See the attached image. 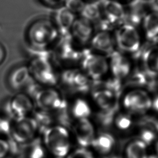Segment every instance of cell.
Instances as JSON below:
<instances>
[{
  "label": "cell",
  "mask_w": 158,
  "mask_h": 158,
  "mask_svg": "<svg viewBox=\"0 0 158 158\" xmlns=\"http://www.w3.org/2000/svg\"><path fill=\"white\" fill-rule=\"evenodd\" d=\"M141 57L144 71L152 77L158 75V48L152 47L146 50Z\"/></svg>",
  "instance_id": "cell-21"
},
{
  "label": "cell",
  "mask_w": 158,
  "mask_h": 158,
  "mask_svg": "<svg viewBox=\"0 0 158 158\" xmlns=\"http://www.w3.org/2000/svg\"><path fill=\"white\" fill-rule=\"evenodd\" d=\"M101 9V18L96 24L98 29L113 31L125 22L124 4L115 0H102Z\"/></svg>",
  "instance_id": "cell-8"
},
{
  "label": "cell",
  "mask_w": 158,
  "mask_h": 158,
  "mask_svg": "<svg viewBox=\"0 0 158 158\" xmlns=\"http://www.w3.org/2000/svg\"><path fill=\"white\" fill-rule=\"evenodd\" d=\"M11 123L6 118L0 116V135H7L10 132Z\"/></svg>",
  "instance_id": "cell-32"
},
{
  "label": "cell",
  "mask_w": 158,
  "mask_h": 158,
  "mask_svg": "<svg viewBox=\"0 0 158 158\" xmlns=\"http://www.w3.org/2000/svg\"><path fill=\"white\" fill-rule=\"evenodd\" d=\"M42 4L50 8H59L64 6L66 0H40Z\"/></svg>",
  "instance_id": "cell-29"
},
{
  "label": "cell",
  "mask_w": 158,
  "mask_h": 158,
  "mask_svg": "<svg viewBox=\"0 0 158 158\" xmlns=\"http://www.w3.org/2000/svg\"><path fill=\"white\" fill-rule=\"evenodd\" d=\"M45 144L58 157L65 156L70 148V137L67 127L55 124L43 131Z\"/></svg>",
  "instance_id": "cell-10"
},
{
  "label": "cell",
  "mask_w": 158,
  "mask_h": 158,
  "mask_svg": "<svg viewBox=\"0 0 158 158\" xmlns=\"http://www.w3.org/2000/svg\"><path fill=\"white\" fill-rule=\"evenodd\" d=\"M36 109L57 115L67 112L68 101L57 87H41L34 97Z\"/></svg>",
  "instance_id": "cell-4"
},
{
  "label": "cell",
  "mask_w": 158,
  "mask_h": 158,
  "mask_svg": "<svg viewBox=\"0 0 158 158\" xmlns=\"http://www.w3.org/2000/svg\"><path fill=\"white\" fill-rule=\"evenodd\" d=\"M117 52L127 56L137 55L141 47V39L137 27L127 23L113 30Z\"/></svg>",
  "instance_id": "cell-5"
},
{
  "label": "cell",
  "mask_w": 158,
  "mask_h": 158,
  "mask_svg": "<svg viewBox=\"0 0 158 158\" xmlns=\"http://www.w3.org/2000/svg\"><path fill=\"white\" fill-rule=\"evenodd\" d=\"M125 6V22L137 27L142 23L143 17L147 14L146 9L148 8V3L140 0H132Z\"/></svg>",
  "instance_id": "cell-19"
},
{
  "label": "cell",
  "mask_w": 158,
  "mask_h": 158,
  "mask_svg": "<svg viewBox=\"0 0 158 158\" xmlns=\"http://www.w3.org/2000/svg\"><path fill=\"white\" fill-rule=\"evenodd\" d=\"M59 84L66 90L78 95L89 93L92 81L79 68L64 69L60 73Z\"/></svg>",
  "instance_id": "cell-9"
},
{
  "label": "cell",
  "mask_w": 158,
  "mask_h": 158,
  "mask_svg": "<svg viewBox=\"0 0 158 158\" xmlns=\"http://www.w3.org/2000/svg\"><path fill=\"white\" fill-rule=\"evenodd\" d=\"M127 158H148L146 144L141 140L133 141L127 148Z\"/></svg>",
  "instance_id": "cell-26"
},
{
  "label": "cell",
  "mask_w": 158,
  "mask_h": 158,
  "mask_svg": "<svg viewBox=\"0 0 158 158\" xmlns=\"http://www.w3.org/2000/svg\"><path fill=\"white\" fill-rule=\"evenodd\" d=\"M83 50L76 44L71 38L60 39L51 53L56 65L61 66L64 69L79 65Z\"/></svg>",
  "instance_id": "cell-6"
},
{
  "label": "cell",
  "mask_w": 158,
  "mask_h": 158,
  "mask_svg": "<svg viewBox=\"0 0 158 158\" xmlns=\"http://www.w3.org/2000/svg\"><path fill=\"white\" fill-rule=\"evenodd\" d=\"M67 113L71 121L90 119L94 114V109L90 99L83 95H78L68 102Z\"/></svg>",
  "instance_id": "cell-16"
},
{
  "label": "cell",
  "mask_w": 158,
  "mask_h": 158,
  "mask_svg": "<svg viewBox=\"0 0 158 158\" xmlns=\"http://www.w3.org/2000/svg\"><path fill=\"white\" fill-rule=\"evenodd\" d=\"M10 146L8 141L0 138V158H5L8 155Z\"/></svg>",
  "instance_id": "cell-31"
},
{
  "label": "cell",
  "mask_w": 158,
  "mask_h": 158,
  "mask_svg": "<svg viewBox=\"0 0 158 158\" xmlns=\"http://www.w3.org/2000/svg\"><path fill=\"white\" fill-rule=\"evenodd\" d=\"M79 66L92 84L98 83L110 75L108 58L88 48L83 50Z\"/></svg>",
  "instance_id": "cell-3"
},
{
  "label": "cell",
  "mask_w": 158,
  "mask_h": 158,
  "mask_svg": "<svg viewBox=\"0 0 158 158\" xmlns=\"http://www.w3.org/2000/svg\"><path fill=\"white\" fill-rule=\"evenodd\" d=\"M36 109L34 101L26 93L16 95L9 101L8 110L14 120L30 116Z\"/></svg>",
  "instance_id": "cell-15"
},
{
  "label": "cell",
  "mask_w": 158,
  "mask_h": 158,
  "mask_svg": "<svg viewBox=\"0 0 158 158\" xmlns=\"http://www.w3.org/2000/svg\"><path fill=\"white\" fill-rule=\"evenodd\" d=\"M28 158H43L44 151L39 141H34L28 151Z\"/></svg>",
  "instance_id": "cell-28"
},
{
  "label": "cell",
  "mask_w": 158,
  "mask_h": 158,
  "mask_svg": "<svg viewBox=\"0 0 158 158\" xmlns=\"http://www.w3.org/2000/svg\"><path fill=\"white\" fill-rule=\"evenodd\" d=\"M34 52V56L28 65L32 78L43 87H57L60 73L56 69L51 52Z\"/></svg>",
  "instance_id": "cell-2"
},
{
  "label": "cell",
  "mask_w": 158,
  "mask_h": 158,
  "mask_svg": "<svg viewBox=\"0 0 158 158\" xmlns=\"http://www.w3.org/2000/svg\"><path fill=\"white\" fill-rule=\"evenodd\" d=\"M77 15L65 6L55 9L52 21L57 29L60 39L70 38V31Z\"/></svg>",
  "instance_id": "cell-17"
},
{
  "label": "cell",
  "mask_w": 158,
  "mask_h": 158,
  "mask_svg": "<svg viewBox=\"0 0 158 158\" xmlns=\"http://www.w3.org/2000/svg\"><path fill=\"white\" fill-rule=\"evenodd\" d=\"M101 9L100 2H86L81 13L80 16L96 25L101 18Z\"/></svg>",
  "instance_id": "cell-24"
},
{
  "label": "cell",
  "mask_w": 158,
  "mask_h": 158,
  "mask_svg": "<svg viewBox=\"0 0 158 158\" xmlns=\"http://www.w3.org/2000/svg\"><path fill=\"white\" fill-rule=\"evenodd\" d=\"M68 158H94L91 152L85 148H80L75 151Z\"/></svg>",
  "instance_id": "cell-30"
},
{
  "label": "cell",
  "mask_w": 158,
  "mask_h": 158,
  "mask_svg": "<svg viewBox=\"0 0 158 158\" xmlns=\"http://www.w3.org/2000/svg\"><path fill=\"white\" fill-rule=\"evenodd\" d=\"M115 1H117L118 2H120V3H121L124 5H125V4H127L128 3L131 2L132 0H115Z\"/></svg>",
  "instance_id": "cell-36"
},
{
  "label": "cell",
  "mask_w": 158,
  "mask_h": 158,
  "mask_svg": "<svg viewBox=\"0 0 158 158\" xmlns=\"http://www.w3.org/2000/svg\"><path fill=\"white\" fill-rule=\"evenodd\" d=\"M141 1H143V2H145L146 3H148V2L149 1V0H140Z\"/></svg>",
  "instance_id": "cell-38"
},
{
  "label": "cell",
  "mask_w": 158,
  "mask_h": 158,
  "mask_svg": "<svg viewBox=\"0 0 158 158\" xmlns=\"http://www.w3.org/2000/svg\"><path fill=\"white\" fill-rule=\"evenodd\" d=\"M152 106L153 107L155 110L158 111V97L155 99L153 102H152Z\"/></svg>",
  "instance_id": "cell-35"
},
{
  "label": "cell",
  "mask_w": 158,
  "mask_h": 158,
  "mask_svg": "<svg viewBox=\"0 0 158 158\" xmlns=\"http://www.w3.org/2000/svg\"><path fill=\"white\" fill-rule=\"evenodd\" d=\"M133 123V115L119 109L114 115L112 125L119 130L126 131L132 127Z\"/></svg>",
  "instance_id": "cell-25"
},
{
  "label": "cell",
  "mask_w": 158,
  "mask_h": 158,
  "mask_svg": "<svg viewBox=\"0 0 158 158\" xmlns=\"http://www.w3.org/2000/svg\"><path fill=\"white\" fill-rule=\"evenodd\" d=\"M108 60L110 75L124 83L133 70L129 56L117 51Z\"/></svg>",
  "instance_id": "cell-14"
},
{
  "label": "cell",
  "mask_w": 158,
  "mask_h": 158,
  "mask_svg": "<svg viewBox=\"0 0 158 158\" xmlns=\"http://www.w3.org/2000/svg\"><path fill=\"white\" fill-rule=\"evenodd\" d=\"M96 31V25L93 22L77 16L71 29L70 38L76 44L84 49L88 47Z\"/></svg>",
  "instance_id": "cell-11"
},
{
  "label": "cell",
  "mask_w": 158,
  "mask_h": 158,
  "mask_svg": "<svg viewBox=\"0 0 158 158\" xmlns=\"http://www.w3.org/2000/svg\"><path fill=\"white\" fill-rule=\"evenodd\" d=\"M88 48L94 52L109 58L117 51L113 31L96 30Z\"/></svg>",
  "instance_id": "cell-13"
},
{
  "label": "cell",
  "mask_w": 158,
  "mask_h": 158,
  "mask_svg": "<svg viewBox=\"0 0 158 158\" xmlns=\"http://www.w3.org/2000/svg\"><path fill=\"white\" fill-rule=\"evenodd\" d=\"M142 23L146 36L152 40L158 35V14L151 11L146 14Z\"/></svg>",
  "instance_id": "cell-23"
},
{
  "label": "cell",
  "mask_w": 158,
  "mask_h": 158,
  "mask_svg": "<svg viewBox=\"0 0 158 158\" xmlns=\"http://www.w3.org/2000/svg\"><path fill=\"white\" fill-rule=\"evenodd\" d=\"M27 41L34 52H52L60 39L51 19H40L32 22L27 33Z\"/></svg>",
  "instance_id": "cell-1"
},
{
  "label": "cell",
  "mask_w": 158,
  "mask_h": 158,
  "mask_svg": "<svg viewBox=\"0 0 158 158\" xmlns=\"http://www.w3.org/2000/svg\"><path fill=\"white\" fill-rule=\"evenodd\" d=\"M5 57V51L4 48L0 44V64L4 60Z\"/></svg>",
  "instance_id": "cell-34"
},
{
  "label": "cell",
  "mask_w": 158,
  "mask_h": 158,
  "mask_svg": "<svg viewBox=\"0 0 158 158\" xmlns=\"http://www.w3.org/2000/svg\"><path fill=\"white\" fill-rule=\"evenodd\" d=\"M35 81L32 78L28 66L18 67L10 75L9 83L14 90H27Z\"/></svg>",
  "instance_id": "cell-20"
},
{
  "label": "cell",
  "mask_w": 158,
  "mask_h": 158,
  "mask_svg": "<svg viewBox=\"0 0 158 158\" xmlns=\"http://www.w3.org/2000/svg\"><path fill=\"white\" fill-rule=\"evenodd\" d=\"M38 130L39 125L36 120L28 116L11 123L10 134L17 143H26L33 139Z\"/></svg>",
  "instance_id": "cell-12"
},
{
  "label": "cell",
  "mask_w": 158,
  "mask_h": 158,
  "mask_svg": "<svg viewBox=\"0 0 158 158\" xmlns=\"http://www.w3.org/2000/svg\"><path fill=\"white\" fill-rule=\"evenodd\" d=\"M85 2H100L102 0H84Z\"/></svg>",
  "instance_id": "cell-37"
},
{
  "label": "cell",
  "mask_w": 158,
  "mask_h": 158,
  "mask_svg": "<svg viewBox=\"0 0 158 158\" xmlns=\"http://www.w3.org/2000/svg\"><path fill=\"white\" fill-rule=\"evenodd\" d=\"M114 143V139L112 135L107 133H102L95 137L92 145L102 154H107L111 151Z\"/></svg>",
  "instance_id": "cell-22"
},
{
  "label": "cell",
  "mask_w": 158,
  "mask_h": 158,
  "mask_svg": "<svg viewBox=\"0 0 158 158\" xmlns=\"http://www.w3.org/2000/svg\"><path fill=\"white\" fill-rule=\"evenodd\" d=\"M148 4L151 11L158 14V0H149Z\"/></svg>",
  "instance_id": "cell-33"
},
{
  "label": "cell",
  "mask_w": 158,
  "mask_h": 158,
  "mask_svg": "<svg viewBox=\"0 0 158 158\" xmlns=\"http://www.w3.org/2000/svg\"><path fill=\"white\" fill-rule=\"evenodd\" d=\"M152 104L148 94L138 88H128L123 90L119 99V109L132 115L144 113Z\"/></svg>",
  "instance_id": "cell-7"
},
{
  "label": "cell",
  "mask_w": 158,
  "mask_h": 158,
  "mask_svg": "<svg viewBox=\"0 0 158 158\" xmlns=\"http://www.w3.org/2000/svg\"><path fill=\"white\" fill-rule=\"evenodd\" d=\"M73 127L76 138L80 145L87 147L92 145L95 134L94 125L90 119L75 121Z\"/></svg>",
  "instance_id": "cell-18"
},
{
  "label": "cell",
  "mask_w": 158,
  "mask_h": 158,
  "mask_svg": "<svg viewBox=\"0 0 158 158\" xmlns=\"http://www.w3.org/2000/svg\"><path fill=\"white\" fill-rule=\"evenodd\" d=\"M85 3L84 0H66L64 6L78 16Z\"/></svg>",
  "instance_id": "cell-27"
}]
</instances>
